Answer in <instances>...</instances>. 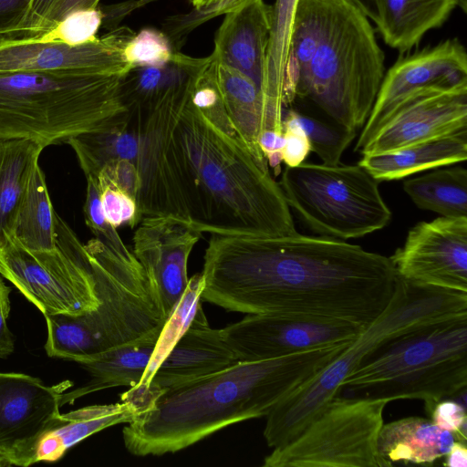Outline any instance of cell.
<instances>
[{"label":"cell","instance_id":"6da1fadb","mask_svg":"<svg viewBox=\"0 0 467 467\" xmlns=\"http://www.w3.org/2000/svg\"><path fill=\"white\" fill-rule=\"evenodd\" d=\"M202 301L244 314L285 313L367 327L399 275L389 257L327 237L211 234Z\"/></svg>","mask_w":467,"mask_h":467},{"label":"cell","instance_id":"7a4b0ae2","mask_svg":"<svg viewBox=\"0 0 467 467\" xmlns=\"http://www.w3.org/2000/svg\"><path fill=\"white\" fill-rule=\"evenodd\" d=\"M165 162L172 216L202 234L296 233L267 162L215 126L193 105L190 93L168 134Z\"/></svg>","mask_w":467,"mask_h":467},{"label":"cell","instance_id":"3957f363","mask_svg":"<svg viewBox=\"0 0 467 467\" xmlns=\"http://www.w3.org/2000/svg\"><path fill=\"white\" fill-rule=\"evenodd\" d=\"M351 342L275 358L237 361L167 389L123 428L125 448L140 457L173 453L229 425L266 417Z\"/></svg>","mask_w":467,"mask_h":467},{"label":"cell","instance_id":"277c9868","mask_svg":"<svg viewBox=\"0 0 467 467\" xmlns=\"http://www.w3.org/2000/svg\"><path fill=\"white\" fill-rule=\"evenodd\" d=\"M126 76V75H125ZM123 75L85 71L0 74V140L44 148L128 118Z\"/></svg>","mask_w":467,"mask_h":467},{"label":"cell","instance_id":"5b68a950","mask_svg":"<svg viewBox=\"0 0 467 467\" xmlns=\"http://www.w3.org/2000/svg\"><path fill=\"white\" fill-rule=\"evenodd\" d=\"M467 314L398 335L367 356L341 382L337 395L418 399L430 413L444 399L466 392Z\"/></svg>","mask_w":467,"mask_h":467},{"label":"cell","instance_id":"8992f818","mask_svg":"<svg viewBox=\"0 0 467 467\" xmlns=\"http://www.w3.org/2000/svg\"><path fill=\"white\" fill-rule=\"evenodd\" d=\"M384 75V54L369 19L350 0H321L317 46L298 78L296 98L357 131L369 117Z\"/></svg>","mask_w":467,"mask_h":467},{"label":"cell","instance_id":"52a82bcc","mask_svg":"<svg viewBox=\"0 0 467 467\" xmlns=\"http://www.w3.org/2000/svg\"><path fill=\"white\" fill-rule=\"evenodd\" d=\"M464 314L467 293L418 285L399 276L385 311L266 416L264 437L268 447L283 446L295 439L337 395L343 379L383 343L419 326Z\"/></svg>","mask_w":467,"mask_h":467},{"label":"cell","instance_id":"ba28073f","mask_svg":"<svg viewBox=\"0 0 467 467\" xmlns=\"http://www.w3.org/2000/svg\"><path fill=\"white\" fill-rule=\"evenodd\" d=\"M278 184L290 210L323 237L360 238L383 229L391 220L379 182L359 164L286 166Z\"/></svg>","mask_w":467,"mask_h":467},{"label":"cell","instance_id":"9c48e42d","mask_svg":"<svg viewBox=\"0 0 467 467\" xmlns=\"http://www.w3.org/2000/svg\"><path fill=\"white\" fill-rule=\"evenodd\" d=\"M84 246L100 304L78 318L99 356L130 345L156 344L166 318L133 252L120 254L97 238Z\"/></svg>","mask_w":467,"mask_h":467},{"label":"cell","instance_id":"30bf717a","mask_svg":"<svg viewBox=\"0 0 467 467\" xmlns=\"http://www.w3.org/2000/svg\"><path fill=\"white\" fill-rule=\"evenodd\" d=\"M384 399L337 395L292 441L273 449L264 467H388L379 454Z\"/></svg>","mask_w":467,"mask_h":467},{"label":"cell","instance_id":"8fae6325","mask_svg":"<svg viewBox=\"0 0 467 467\" xmlns=\"http://www.w3.org/2000/svg\"><path fill=\"white\" fill-rule=\"evenodd\" d=\"M57 247L32 251L11 238L0 247V275L43 315H83L100 301L84 244L61 217L56 222Z\"/></svg>","mask_w":467,"mask_h":467},{"label":"cell","instance_id":"7c38bea8","mask_svg":"<svg viewBox=\"0 0 467 467\" xmlns=\"http://www.w3.org/2000/svg\"><path fill=\"white\" fill-rule=\"evenodd\" d=\"M364 328L335 318L270 313L247 314L222 331L239 361H254L351 342Z\"/></svg>","mask_w":467,"mask_h":467},{"label":"cell","instance_id":"4fadbf2b","mask_svg":"<svg viewBox=\"0 0 467 467\" xmlns=\"http://www.w3.org/2000/svg\"><path fill=\"white\" fill-rule=\"evenodd\" d=\"M68 380L45 385L24 373L0 372V453L11 465L36 463L37 444L59 416Z\"/></svg>","mask_w":467,"mask_h":467},{"label":"cell","instance_id":"5bb4252c","mask_svg":"<svg viewBox=\"0 0 467 467\" xmlns=\"http://www.w3.org/2000/svg\"><path fill=\"white\" fill-rule=\"evenodd\" d=\"M389 258L404 280L467 293V217L418 223Z\"/></svg>","mask_w":467,"mask_h":467},{"label":"cell","instance_id":"9a60e30c","mask_svg":"<svg viewBox=\"0 0 467 467\" xmlns=\"http://www.w3.org/2000/svg\"><path fill=\"white\" fill-rule=\"evenodd\" d=\"M136 33L119 26L88 43L72 46L37 38H0V74L27 71H85L127 75L123 51Z\"/></svg>","mask_w":467,"mask_h":467},{"label":"cell","instance_id":"2e32d148","mask_svg":"<svg viewBox=\"0 0 467 467\" xmlns=\"http://www.w3.org/2000/svg\"><path fill=\"white\" fill-rule=\"evenodd\" d=\"M467 130V81L408 95L358 151L393 150Z\"/></svg>","mask_w":467,"mask_h":467},{"label":"cell","instance_id":"e0dca14e","mask_svg":"<svg viewBox=\"0 0 467 467\" xmlns=\"http://www.w3.org/2000/svg\"><path fill=\"white\" fill-rule=\"evenodd\" d=\"M467 81V53L457 38L400 57L385 73L372 110L359 135V151L410 93L430 87H451Z\"/></svg>","mask_w":467,"mask_h":467},{"label":"cell","instance_id":"ac0fdd59","mask_svg":"<svg viewBox=\"0 0 467 467\" xmlns=\"http://www.w3.org/2000/svg\"><path fill=\"white\" fill-rule=\"evenodd\" d=\"M189 93L186 70L181 78L161 89L140 111L139 150L135 161L140 177L136 201L138 223L147 216H172L165 146L168 134Z\"/></svg>","mask_w":467,"mask_h":467},{"label":"cell","instance_id":"d6986e66","mask_svg":"<svg viewBox=\"0 0 467 467\" xmlns=\"http://www.w3.org/2000/svg\"><path fill=\"white\" fill-rule=\"evenodd\" d=\"M202 234L173 216L143 217L133 235V254L141 265L167 319L182 296L190 254Z\"/></svg>","mask_w":467,"mask_h":467},{"label":"cell","instance_id":"ffe728a7","mask_svg":"<svg viewBox=\"0 0 467 467\" xmlns=\"http://www.w3.org/2000/svg\"><path fill=\"white\" fill-rule=\"evenodd\" d=\"M239 361L221 329L212 328L202 308L155 371L140 404V413L167 389L222 370Z\"/></svg>","mask_w":467,"mask_h":467},{"label":"cell","instance_id":"44dd1931","mask_svg":"<svg viewBox=\"0 0 467 467\" xmlns=\"http://www.w3.org/2000/svg\"><path fill=\"white\" fill-rule=\"evenodd\" d=\"M272 5L254 0L224 15L214 36L212 55L221 63L240 71L261 92L272 24Z\"/></svg>","mask_w":467,"mask_h":467},{"label":"cell","instance_id":"7402d4cb","mask_svg":"<svg viewBox=\"0 0 467 467\" xmlns=\"http://www.w3.org/2000/svg\"><path fill=\"white\" fill-rule=\"evenodd\" d=\"M358 164L380 182L456 164L467 158V130L385 152L362 155Z\"/></svg>","mask_w":467,"mask_h":467},{"label":"cell","instance_id":"603a6c76","mask_svg":"<svg viewBox=\"0 0 467 467\" xmlns=\"http://www.w3.org/2000/svg\"><path fill=\"white\" fill-rule=\"evenodd\" d=\"M140 413L131 402L121 400L90 405L59 414L52 427L40 439L36 462H56L72 446L106 428L131 422Z\"/></svg>","mask_w":467,"mask_h":467},{"label":"cell","instance_id":"cb8c5ba5","mask_svg":"<svg viewBox=\"0 0 467 467\" xmlns=\"http://www.w3.org/2000/svg\"><path fill=\"white\" fill-rule=\"evenodd\" d=\"M377 29L384 42L400 52L417 46L430 30L441 26L456 7L455 0H375Z\"/></svg>","mask_w":467,"mask_h":467},{"label":"cell","instance_id":"d4e9b609","mask_svg":"<svg viewBox=\"0 0 467 467\" xmlns=\"http://www.w3.org/2000/svg\"><path fill=\"white\" fill-rule=\"evenodd\" d=\"M455 435L431 420L407 417L383 424L379 435L380 456L390 464H431L446 455Z\"/></svg>","mask_w":467,"mask_h":467},{"label":"cell","instance_id":"484cf974","mask_svg":"<svg viewBox=\"0 0 467 467\" xmlns=\"http://www.w3.org/2000/svg\"><path fill=\"white\" fill-rule=\"evenodd\" d=\"M216 78L235 131L259 161L267 162L259 148L258 139L264 130L271 129L259 88L248 77L217 59Z\"/></svg>","mask_w":467,"mask_h":467},{"label":"cell","instance_id":"4316f807","mask_svg":"<svg viewBox=\"0 0 467 467\" xmlns=\"http://www.w3.org/2000/svg\"><path fill=\"white\" fill-rule=\"evenodd\" d=\"M298 0H275L261 87L270 128L283 130L285 72L289 53L291 30Z\"/></svg>","mask_w":467,"mask_h":467},{"label":"cell","instance_id":"83f0119b","mask_svg":"<svg viewBox=\"0 0 467 467\" xmlns=\"http://www.w3.org/2000/svg\"><path fill=\"white\" fill-rule=\"evenodd\" d=\"M44 149L28 140H0V247L12 238L18 210Z\"/></svg>","mask_w":467,"mask_h":467},{"label":"cell","instance_id":"f1b7e54d","mask_svg":"<svg viewBox=\"0 0 467 467\" xmlns=\"http://www.w3.org/2000/svg\"><path fill=\"white\" fill-rule=\"evenodd\" d=\"M155 344L130 345L107 351L93 360L80 364L90 380L60 398V407L89 393L115 387H134L141 379Z\"/></svg>","mask_w":467,"mask_h":467},{"label":"cell","instance_id":"f546056e","mask_svg":"<svg viewBox=\"0 0 467 467\" xmlns=\"http://www.w3.org/2000/svg\"><path fill=\"white\" fill-rule=\"evenodd\" d=\"M139 124L140 120L128 114L126 119L112 127L77 135L66 143L74 150L85 176L97 178L101 169L112 161L125 159L135 163Z\"/></svg>","mask_w":467,"mask_h":467},{"label":"cell","instance_id":"4dcf8cb0","mask_svg":"<svg viewBox=\"0 0 467 467\" xmlns=\"http://www.w3.org/2000/svg\"><path fill=\"white\" fill-rule=\"evenodd\" d=\"M56 214L44 171L38 164L31 175L18 210L12 238L32 251L56 249Z\"/></svg>","mask_w":467,"mask_h":467},{"label":"cell","instance_id":"1f68e13d","mask_svg":"<svg viewBox=\"0 0 467 467\" xmlns=\"http://www.w3.org/2000/svg\"><path fill=\"white\" fill-rule=\"evenodd\" d=\"M204 280L202 273L189 278L187 286L175 304L158 337L153 352L140 381L121 394L120 400L133 403L138 409L149 384L171 348L188 330L197 312L202 308Z\"/></svg>","mask_w":467,"mask_h":467},{"label":"cell","instance_id":"d6a6232c","mask_svg":"<svg viewBox=\"0 0 467 467\" xmlns=\"http://www.w3.org/2000/svg\"><path fill=\"white\" fill-rule=\"evenodd\" d=\"M403 189L422 210L444 217H467V171L455 166L407 179Z\"/></svg>","mask_w":467,"mask_h":467},{"label":"cell","instance_id":"836d02e7","mask_svg":"<svg viewBox=\"0 0 467 467\" xmlns=\"http://www.w3.org/2000/svg\"><path fill=\"white\" fill-rule=\"evenodd\" d=\"M284 120L298 125L305 131L311 150L325 164H340L344 151L357 134V131L345 128L324 114L320 117L300 109H285Z\"/></svg>","mask_w":467,"mask_h":467},{"label":"cell","instance_id":"e575fe53","mask_svg":"<svg viewBox=\"0 0 467 467\" xmlns=\"http://www.w3.org/2000/svg\"><path fill=\"white\" fill-rule=\"evenodd\" d=\"M254 0H219L192 8L191 11L168 16L163 22V32L174 51H179L188 35L198 26L222 15L235 11Z\"/></svg>","mask_w":467,"mask_h":467},{"label":"cell","instance_id":"d590c367","mask_svg":"<svg viewBox=\"0 0 467 467\" xmlns=\"http://www.w3.org/2000/svg\"><path fill=\"white\" fill-rule=\"evenodd\" d=\"M102 26L100 8L78 9L68 13L49 30L36 37L44 41H60L77 46L97 38Z\"/></svg>","mask_w":467,"mask_h":467},{"label":"cell","instance_id":"8d00e7d4","mask_svg":"<svg viewBox=\"0 0 467 467\" xmlns=\"http://www.w3.org/2000/svg\"><path fill=\"white\" fill-rule=\"evenodd\" d=\"M174 52L164 32L154 28H144L136 33L128 42L123 57L133 69L164 66L171 60Z\"/></svg>","mask_w":467,"mask_h":467},{"label":"cell","instance_id":"74e56055","mask_svg":"<svg viewBox=\"0 0 467 467\" xmlns=\"http://www.w3.org/2000/svg\"><path fill=\"white\" fill-rule=\"evenodd\" d=\"M86 179L87 190L83 213L87 226L93 233L95 238L109 247L123 254H131L132 250L124 244L116 230L117 228L112 226L104 215L97 178L88 176Z\"/></svg>","mask_w":467,"mask_h":467},{"label":"cell","instance_id":"f35d334b","mask_svg":"<svg viewBox=\"0 0 467 467\" xmlns=\"http://www.w3.org/2000/svg\"><path fill=\"white\" fill-rule=\"evenodd\" d=\"M100 202L107 221L115 228L127 223L137 226V203L133 198L119 189L103 172L97 176Z\"/></svg>","mask_w":467,"mask_h":467},{"label":"cell","instance_id":"ab89813d","mask_svg":"<svg viewBox=\"0 0 467 467\" xmlns=\"http://www.w3.org/2000/svg\"><path fill=\"white\" fill-rule=\"evenodd\" d=\"M431 421L452 432L457 441H466L467 415L465 407L451 399L438 401L430 411Z\"/></svg>","mask_w":467,"mask_h":467},{"label":"cell","instance_id":"60d3db41","mask_svg":"<svg viewBox=\"0 0 467 467\" xmlns=\"http://www.w3.org/2000/svg\"><path fill=\"white\" fill-rule=\"evenodd\" d=\"M283 129V161L287 167H296L305 161L311 151L309 140L305 131L293 122L284 120Z\"/></svg>","mask_w":467,"mask_h":467},{"label":"cell","instance_id":"b9f144b4","mask_svg":"<svg viewBox=\"0 0 467 467\" xmlns=\"http://www.w3.org/2000/svg\"><path fill=\"white\" fill-rule=\"evenodd\" d=\"M100 171H103L119 189L137 201L140 177L133 161L125 159L112 161Z\"/></svg>","mask_w":467,"mask_h":467},{"label":"cell","instance_id":"7bdbcfd3","mask_svg":"<svg viewBox=\"0 0 467 467\" xmlns=\"http://www.w3.org/2000/svg\"><path fill=\"white\" fill-rule=\"evenodd\" d=\"M33 0H0V38L13 37L25 22Z\"/></svg>","mask_w":467,"mask_h":467},{"label":"cell","instance_id":"ee69618b","mask_svg":"<svg viewBox=\"0 0 467 467\" xmlns=\"http://www.w3.org/2000/svg\"><path fill=\"white\" fill-rule=\"evenodd\" d=\"M57 1L33 0L25 22L16 35L8 38H32L36 36L44 19Z\"/></svg>","mask_w":467,"mask_h":467},{"label":"cell","instance_id":"f6af8a7d","mask_svg":"<svg viewBox=\"0 0 467 467\" xmlns=\"http://www.w3.org/2000/svg\"><path fill=\"white\" fill-rule=\"evenodd\" d=\"M157 0H126L100 7L102 12V26L110 30L119 26L120 22L132 12L144 7Z\"/></svg>","mask_w":467,"mask_h":467},{"label":"cell","instance_id":"bcb514c9","mask_svg":"<svg viewBox=\"0 0 467 467\" xmlns=\"http://www.w3.org/2000/svg\"><path fill=\"white\" fill-rule=\"evenodd\" d=\"M99 1L100 0H57L44 19L38 35L52 28L65 16L72 11L78 9L97 8Z\"/></svg>","mask_w":467,"mask_h":467},{"label":"cell","instance_id":"7dc6e473","mask_svg":"<svg viewBox=\"0 0 467 467\" xmlns=\"http://www.w3.org/2000/svg\"><path fill=\"white\" fill-rule=\"evenodd\" d=\"M9 312L10 302L0 305V358L8 357L15 348L14 336L6 324Z\"/></svg>","mask_w":467,"mask_h":467},{"label":"cell","instance_id":"c3c4849f","mask_svg":"<svg viewBox=\"0 0 467 467\" xmlns=\"http://www.w3.org/2000/svg\"><path fill=\"white\" fill-rule=\"evenodd\" d=\"M258 145L265 160L274 153L282 152L284 132L265 130L259 136Z\"/></svg>","mask_w":467,"mask_h":467},{"label":"cell","instance_id":"681fc988","mask_svg":"<svg viewBox=\"0 0 467 467\" xmlns=\"http://www.w3.org/2000/svg\"><path fill=\"white\" fill-rule=\"evenodd\" d=\"M444 457L447 467H467L466 441H454Z\"/></svg>","mask_w":467,"mask_h":467},{"label":"cell","instance_id":"f907efd6","mask_svg":"<svg viewBox=\"0 0 467 467\" xmlns=\"http://www.w3.org/2000/svg\"><path fill=\"white\" fill-rule=\"evenodd\" d=\"M362 13L375 24L378 22V12L375 0H350Z\"/></svg>","mask_w":467,"mask_h":467},{"label":"cell","instance_id":"816d5d0a","mask_svg":"<svg viewBox=\"0 0 467 467\" xmlns=\"http://www.w3.org/2000/svg\"><path fill=\"white\" fill-rule=\"evenodd\" d=\"M11 288L5 285L3 279L0 277V305L3 303L10 302L9 294Z\"/></svg>","mask_w":467,"mask_h":467},{"label":"cell","instance_id":"f5cc1de1","mask_svg":"<svg viewBox=\"0 0 467 467\" xmlns=\"http://www.w3.org/2000/svg\"><path fill=\"white\" fill-rule=\"evenodd\" d=\"M217 1H219V0H189V2L191 3V5H192L193 8L206 5L217 2Z\"/></svg>","mask_w":467,"mask_h":467},{"label":"cell","instance_id":"db71d44e","mask_svg":"<svg viewBox=\"0 0 467 467\" xmlns=\"http://www.w3.org/2000/svg\"><path fill=\"white\" fill-rule=\"evenodd\" d=\"M456 6L460 7L463 13H467V0H455Z\"/></svg>","mask_w":467,"mask_h":467},{"label":"cell","instance_id":"11a10c76","mask_svg":"<svg viewBox=\"0 0 467 467\" xmlns=\"http://www.w3.org/2000/svg\"><path fill=\"white\" fill-rule=\"evenodd\" d=\"M9 461L0 453V467L10 466Z\"/></svg>","mask_w":467,"mask_h":467}]
</instances>
